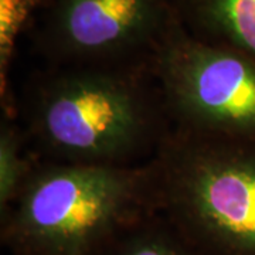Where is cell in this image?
<instances>
[{"label": "cell", "mask_w": 255, "mask_h": 255, "mask_svg": "<svg viewBox=\"0 0 255 255\" xmlns=\"http://www.w3.org/2000/svg\"><path fill=\"white\" fill-rule=\"evenodd\" d=\"M21 114L37 159L63 163H146L172 128L150 64L47 67Z\"/></svg>", "instance_id": "1"}, {"label": "cell", "mask_w": 255, "mask_h": 255, "mask_svg": "<svg viewBox=\"0 0 255 255\" xmlns=\"http://www.w3.org/2000/svg\"><path fill=\"white\" fill-rule=\"evenodd\" d=\"M156 211L149 160L132 166L37 159L3 214L17 255H97L115 234Z\"/></svg>", "instance_id": "2"}, {"label": "cell", "mask_w": 255, "mask_h": 255, "mask_svg": "<svg viewBox=\"0 0 255 255\" xmlns=\"http://www.w3.org/2000/svg\"><path fill=\"white\" fill-rule=\"evenodd\" d=\"M156 211L199 251L255 255V142L170 128L149 160Z\"/></svg>", "instance_id": "3"}, {"label": "cell", "mask_w": 255, "mask_h": 255, "mask_svg": "<svg viewBox=\"0 0 255 255\" xmlns=\"http://www.w3.org/2000/svg\"><path fill=\"white\" fill-rule=\"evenodd\" d=\"M174 129L255 142V58L190 34L177 20L150 60Z\"/></svg>", "instance_id": "4"}, {"label": "cell", "mask_w": 255, "mask_h": 255, "mask_svg": "<svg viewBox=\"0 0 255 255\" xmlns=\"http://www.w3.org/2000/svg\"><path fill=\"white\" fill-rule=\"evenodd\" d=\"M177 20L174 0H47L34 44L47 67L143 65Z\"/></svg>", "instance_id": "5"}, {"label": "cell", "mask_w": 255, "mask_h": 255, "mask_svg": "<svg viewBox=\"0 0 255 255\" xmlns=\"http://www.w3.org/2000/svg\"><path fill=\"white\" fill-rule=\"evenodd\" d=\"M190 34L255 58V0H174Z\"/></svg>", "instance_id": "6"}, {"label": "cell", "mask_w": 255, "mask_h": 255, "mask_svg": "<svg viewBox=\"0 0 255 255\" xmlns=\"http://www.w3.org/2000/svg\"><path fill=\"white\" fill-rule=\"evenodd\" d=\"M156 211L133 221L111 238L112 253L110 255H200L196 247L176 230V233L156 228L153 223ZM108 255V254H107Z\"/></svg>", "instance_id": "7"}, {"label": "cell", "mask_w": 255, "mask_h": 255, "mask_svg": "<svg viewBox=\"0 0 255 255\" xmlns=\"http://www.w3.org/2000/svg\"><path fill=\"white\" fill-rule=\"evenodd\" d=\"M27 137L23 128L9 119L0 127V209L4 214L17 199L37 159L26 153Z\"/></svg>", "instance_id": "8"}, {"label": "cell", "mask_w": 255, "mask_h": 255, "mask_svg": "<svg viewBox=\"0 0 255 255\" xmlns=\"http://www.w3.org/2000/svg\"><path fill=\"white\" fill-rule=\"evenodd\" d=\"M40 0H0L1 10V55L10 54L18 30L28 18V14L38 6Z\"/></svg>", "instance_id": "9"}]
</instances>
